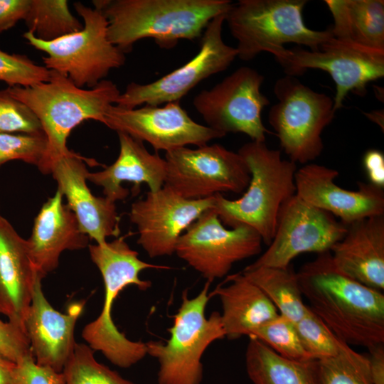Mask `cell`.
Listing matches in <instances>:
<instances>
[{
    "mask_svg": "<svg viewBox=\"0 0 384 384\" xmlns=\"http://www.w3.org/2000/svg\"><path fill=\"white\" fill-rule=\"evenodd\" d=\"M308 306L348 345L384 343V294L343 274L331 252L319 253L297 272Z\"/></svg>",
    "mask_w": 384,
    "mask_h": 384,
    "instance_id": "cell-1",
    "label": "cell"
},
{
    "mask_svg": "<svg viewBox=\"0 0 384 384\" xmlns=\"http://www.w3.org/2000/svg\"><path fill=\"white\" fill-rule=\"evenodd\" d=\"M92 4L107 21L109 41L124 53L144 38H152L165 49L175 47L179 40L194 41L233 4L230 0H95Z\"/></svg>",
    "mask_w": 384,
    "mask_h": 384,
    "instance_id": "cell-2",
    "label": "cell"
},
{
    "mask_svg": "<svg viewBox=\"0 0 384 384\" xmlns=\"http://www.w3.org/2000/svg\"><path fill=\"white\" fill-rule=\"evenodd\" d=\"M50 71L47 82L5 89L27 105L41 122L47 139L46 155L38 168L43 174H50L51 164L71 151L67 147L71 131L87 119L104 124L107 109L115 104L121 93L111 80L105 79L92 88L84 89L67 76Z\"/></svg>",
    "mask_w": 384,
    "mask_h": 384,
    "instance_id": "cell-3",
    "label": "cell"
},
{
    "mask_svg": "<svg viewBox=\"0 0 384 384\" xmlns=\"http://www.w3.org/2000/svg\"><path fill=\"white\" fill-rule=\"evenodd\" d=\"M238 154L245 160L250 180L243 195L236 200L215 195L213 209L225 226H247L255 230L263 243L273 239L282 204L295 195L297 165L282 157L281 151L264 142L251 141Z\"/></svg>",
    "mask_w": 384,
    "mask_h": 384,
    "instance_id": "cell-4",
    "label": "cell"
},
{
    "mask_svg": "<svg viewBox=\"0 0 384 384\" xmlns=\"http://www.w3.org/2000/svg\"><path fill=\"white\" fill-rule=\"evenodd\" d=\"M92 262L101 273L105 286V299L100 314L87 324L82 337L95 351L101 352L112 364L129 368L142 360L147 354L146 343L131 341L120 332L112 319V310L120 292L129 285L140 290L151 286L149 280L139 277L146 269H169V267L146 262L139 258L124 237L111 242L88 245Z\"/></svg>",
    "mask_w": 384,
    "mask_h": 384,
    "instance_id": "cell-5",
    "label": "cell"
},
{
    "mask_svg": "<svg viewBox=\"0 0 384 384\" xmlns=\"http://www.w3.org/2000/svg\"><path fill=\"white\" fill-rule=\"evenodd\" d=\"M306 0H240L225 14L230 31L238 42V57L249 61L262 52L276 60L285 53L284 45L296 43L317 50L334 36L331 28L316 31L303 19Z\"/></svg>",
    "mask_w": 384,
    "mask_h": 384,
    "instance_id": "cell-6",
    "label": "cell"
},
{
    "mask_svg": "<svg viewBox=\"0 0 384 384\" xmlns=\"http://www.w3.org/2000/svg\"><path fill=\"white\" fill-rule=\"evenodd\" d=\"M210 282L201 292L189 298L188 290L183 292L181 303L169 329V338L164 343H146L147 354L157 360L159 367L158 384H201L203 368L202 356L214 341L225 337L220 313L206 315L210 299Z\"/></svg>",
    "mask_w": 384,
    "mask_h": 384,
    "instance_id": "cell-7",
    "label": "cell"
},
{
    "mask_svg": "<svg viewBox=\"0 0 384 384\" xmlns=\"http://www.w3.org/2000/svg\"><path fill=\"white\" fill-rule=\"evenodd\" d=\"M73 6L84 21L81 30L50 41L37 39L29 31L23 38L47 54L43 61L48 70L67 76L78 87L92 88L124 64L125 53L109 41L107 21L98 9L80 2Z\"/></svg>",
    "mask_w": 384,
    "mask_h": 384,
    "instance_id": "cell-8",
    "label": "cell"
},
{
    "mask_svg": "<svg viewBox=\"0 0 384 384\" xmlns=\"http://www.w3.org/2000/svg\"><path fill=\"white\" fill-rule=\"evenodd\" d=\"M273 92L277 102L268 121L281 148L294 163H310L323 151L321 134L335 117L334 100L289 75L275 82Z\"/></svg>",
    "mask_w": 384,
    "mask_h": 384,
    "instance_id": "cell-9",
    "label": "cell"
},
{
    "mask_svg": "<svg viewBox=\"0 0 384 384\" xmlns=\"http://www.w3.org/2000/svg\"><path fill=\"white\" fill-rule=\"evenodd\" d=\"M164 185L191 200L210 198L223 192L243 193L250 180L249 169L238 152L218 144L166 151Z\"/></svg>",
    "mask_w": 384,
    "mask_h": 384,
    "instance_id": "cell-10",
    "label": "cell"
},
{
    "mask_svg": "<svg viewBox=\"0 0 384 384\" xmlns=\"http://www.w3.org/2000/svg\"><path fill=\"white\" fill-rule=\"evenodd\" d=\"M264 76L242 66L193 100L196 110L208 127L226 135L242 133L252 141L265 142L269 131L262 120V112L270 105L260 91Z\"/></svg>",
    "mask_w": 384,
    "mask_h": 384,
    "instance_id": "cell-11",
    "label": "cell"
},
{
    "mask_svg": "<svg viewBox=\"0 0 384 384\" xmlns=\"http://www.w3.org/2000/svg\"><path fill=\"white\" fill-rule=\"evenodd\" d=\"M225 14H219L210 21L201 36L199 51L187 63L154 82L129 83L114 105L134 109L145 105L180 102L202 80L226 70L238 57V51L223 39Z\"/></svg>",
    "mask_w": 384,
    "mask_h": 384,
    "instance_id": "cell-12",
    "label": "cell"
},
{
    "mask_svg": "<svg viewBox=\"0 0 384 384\" xmlns=\"http://www.w3.org/2000/svg\"><path fill=\"white\" fill-rule=\"evenodd\" d=\"M262 243L250 227L226 228L212 208L181 235L174 253L211 283L227 276L236 262L260 254Z\"/></svg>",
    "mask_w": 384,
    "mask_h": 384,
    "instance_id": "cell-13",
    "label": "cell"
},
{
    "mask_svg": "<svg viewBox=\"0 0 384 384\" xmlns=\"http://www.w3.org/2000/svg\"><path fill=\"white\" fill-rule=\"evenodd\" d=\"M277 60L289 75H301L307 69L327 72L336 85L333 100L335 112L343 106L348 92L363 95L368 82L384 76V51L366 48L334 36L317 50L299 47L287 49Z\"/></svg>",
    "mask_w": 384,
    "mask_h": 384,
    "instance_id": "cell-14",
    "label": "cell"
},
{
    "mask_svg": "<svg viewBox=\"0 0 384 384\" xmlns=\"http://www.w3.org/2000/svg\"><path fill=\"white\" fill-rule=\"evenodd\" d=\"M346 231L347 225L333 215L295 194L281 206L268 248L246 267H287L300 254L330 251Z\"/></svg>",
    "mask_w": 384,
    "mask_h": 384,
    "instance_id": "cell-15",
    "label": "cell"
},
{
    "mask_svg": "<svg viewBox=\"0 0 384 384\" xmlns=\"http://www.w3.org/2000/svg\"><path fill=\"white\" fill-rule=\"evenodd\" d=\"M104 124L149 143L156 151L166 152L188 145L201 146L225 136L193 120L179 102L163 107L145 105L134 109L112 105L105 114Z\"/></svg>",
    "mask_w": 384,
    "mask_h": 384,
    "instance_id": "cell-16",
    "label": "cell"
},
{
    "mask_svg": "<svg viewBox=\"0 0 384 384\" xmlns=\"http://www.w3.org/2000/svg\"><path fill=\"white\" fill-rule=\"evenodd\" d=\"M214 197L184 198L164 186L134 201L130 221L137 228V243L149 257L171 255L181 235L202 213L213 208Z\"/></svg>",
    "mask_w": 384,
    "mask_h": 384,
    "instance_id": "cell-17",
    "label": "cell"
},
{
    "mask_svg": "<svg viewBox=\"0 0 384 384\" xmlns=\"http://www.w3.org/2000/svg\"><path fill=\"white\" fill-rule=\"evenodd\" d=\"M338 172L326 166L309 163L297 169L295 194L306 203L325 210L345 225L384 215L383 188L358 182L357 190L344 189L334 183Z\"/></svg>",
    "mask_w": 384,
    "mask_h": 384,
    "instance_id": "cell-18",
    "label": "cell"
},
{
    "mask_svg": "<svg viewBox=\"0 0 384 384\" xmlns=\"http://www.w3.org/2000/svg\"><path fill=\"white\" fill-rule=\"evenodd\" d=\"M85 162L100 165L94 159L71 151L51 164L50 174L57 182L58 190L65 196L66 204L76 216L82 231L96 244H102L110 237H119L120 218L115 203L92 194L86 183L89 171Z\"/></svg>",
    "mask_w": 384,
    "mask_h": 384,
    "instance_id": "cell-19",
    "label": "cell"
},
{
    "mask_svg": "<svg viewBox=\"0 0 384 384\" xmlns=\"http://www.w3.org/2000/svg\"><path fill=\"white\" fill-rule=\"evenodd\" d=\"M38 274L25 320V330L37 364L62 372L76 342L74 330L84 302L70 304L66 313L55 310L45 297Z\"/></svg>",
    "mask_w": 384,
    "mask_h": 384,
    "instance_id": "cell-20",
    "label": "cell"
},
{
    "mask_svg": "<svg viewBox=\"0 0 384 384\" xmlns=\"http://www.w3.org/2000/svg\"><path fill=\"white\" fill-rule=\"evenodd\" d=\"M63 198L57 189L41 207L31 235L26 240L29 256L42 279L57 268L63 251L89 245L90 238L82 231L76 216Z\"/></svg>",
    "mask_w": 384,
    "mask_h": 384,
    "instance_id": "cell-21",
    "label": "cell"
},
{
    "mask_svg": "<svg viewBox=\"0 0 384 384\" xmlns=\"http://www.w3.org/2000/svg\"><path fill=\"white\" fill-rule=\"evenodd\" d=\"M37 275L26 240L0 215V314L25 332Z\"/></svg>",
    "mask_w": 384,
    "mask_h": 384,
    "instance_id": "cell-22",
    "label": "cell"
},
{
    "mask_svg": "<svg viewBox=\"0 0 384 384\" xmlns=\"http://www.w3.org/2000/svg\"><path fill=\"white\" fill-rule=\"evenodd\" d=\"M336 267L372 289H384V215L347 225L345 235L330 250Z\"/></svg>",
    "mask_w": 384,
    "mask_h": 384,
    "instance_id": "cell-23",
    "label": "cell"
},
{
    "mask_svg": "<svg viewBox=\"0 0 384 384\" xmlns=\"http://www.w3.org/2000/svg\"><path fill=\"white\" fill-rule=\"evenodd\" d=\"M119 142V154L116 161L103 170L88 172L87 179L102 188L105 197L115 203L129 195L122 186L124 182L134 184V193L139 192L140 185L147 184L150 191H156L164 185L166 163L156 152L150 153L144 143L129 135L117 132Z\"/></svg>",
    "mask_w": 384,
    "mask_h": 384,
    "instance_id": "cell-24",
    "label": "cell"
},
{
    "mask_svg": "<svg viewBox=\"0 0 384 384\" xmlns=\"http://www.w3.org/2000/svg\"><path fill=\"white\" fill-rule=\"evenodd\" d=\"M225 286L210 293L222 306L221 321L225 337L235 339L252 333L275 318L279 312L265 293L241 272L228 275Z\"/></svg>",
    "mask_w": 384,
    "mask_h": 384,
    "instance_id": "cell-25",
    "label": "cell"
},
{
    "mask_svg": "<svg viewBox=\"0 0 384 384\" xmlns=\"http://www.w3.org/2000/svg\"><path fill=\"white\" fill-rule=\"evenodd\" d=\"M333 19L334 37L384 51L383 0H325Z\"/></svg>",
    "mask_w": 384,
    "mask_h": 384,
    "instance_id": "cell-26",
    "label": "cell"
},
{
    "mask_svg": "<svg viewBox=\"0 0 384 384\" xmlns=\"http://www.w3.org/2000/svg\"><path fill=\"white\" fill-rule=\"evenodd\" d=\"M245 367L253 384H320L317 361L287 359L254 337L247 346Z\"/></svg>",
    "mask_w": 384,
    "mask_h": 384,
    "instance_id": "cell-27",
    "label": "cell"
},
{
    "mask_svg": "<svg viewBox=\"0 0 384 384\" xmlns=\"http://www.w3.org/2000/svg\"><path fill=\"white\" fill-rule=\"evenodd\" d=\"M241 272L265 293L279 314L294 323L304 315L307 305L304 302L297 272L291 265L285 268L245 267Z\"/></svg>",
    "mask_w": 384,
    "mask_h": 384,
    "instance_id": "cell-28",
    "label": "cell"
},
{
    "mask_svg": "<svg viewBox=\"0 0 384 384\" xmlns=\"http://www.w3.org/2000/svg\"><path fill=\"white\" fill-rule=\"evenodd\" d=\"M28 31L39 40L50 41L81 30L66 0H31L24 19Z\"/></svg>",
    "mask_w": 384,
    "mask_h": 384,
    "instance_id": "cell-29",
    "label": "cell"
},
{
    "mask_svg": "<svg viewBox=\"0 0 384 384\" xmlns=\"http://www.w3.org/2000/svg\"><path fill=\"white\" fill-rule=\"evenodd\" d=\"M320 384H374L366 355L346 344L336 356L317 361Z\"/></svg>",
    "mask_w": 384,
    "mask_h": 384,
    "instance_id": "cell-30",
    "label": "cell"
},
{
    "mask_svg": "<svg viewBox=\"0 0 384 384\" xmlns=\"http://www.w3.org/2000/svg\"><path fill=\"white\" fill-rule=\"evenodd\" d=\"M65 384H137L98 362L87 345L75 344L62 371Z\"/></svg>",
    "mask_w": 384,
    "mask_h": 384,
    "instance_id": "cell-31",
    "label": "cell"
},
{
    "mask_svg": "<svg viewBox=\"0 0 384 384\" xmlns=\"http://www.w3.org/2000/svg\"><path fill=\"white\" fill-rule=\"evenodd\" d=\"M249 337L259 339L287 359L314 361L302 345L295 323L279 314L255 329Z\"/></svg>",
    "mask_w": 384,
    "mask_h": 384,
    "instance_id": "cell-32",
    "label": "cell"
},
{
    "mask_svg": "<svg viewBox=\"0 0 384 384\" xmlns=\"http://www.w3.org/2000/svg\"><path fill=\"white\" fill-rule=\"evenodd\" d=\"M295 326L304 349L314 361L335 356L347 344L339 339L308 305L304 315Z\"/></svg>",
    "mask_w": 384,
    "mask_h": 384,
    "instance_id": "cell-33",
    "label": "cell"
},
{
    "mask_svg": "<svg viewBox=\"0 0 384 384\" xmlns=\"http://www.w3.org/2000/svg\"><path fill=\"white\" fill-rule=\"evenodd\" d=\"M46 149L44 134L0 132V167L10 161L20 160L38 168Z\"/></svg>",
    "mask_w": 384,
    "mask_h": 384,
    "instance_id": "cell-34",
    "label": "cell"
},
{
    "mask_svg": "<svg viewBox=\"0 0 384 384\" xmlns=\"http://www.w3.org/2000/svg\"><path fill=\"white\" fill-rule=\"evenodd\" d=\"M50 71L25 55L0 50V81L9 87H28L49 80Z\"/></svg>",
    "mask_w": 384,
    "mask_h": 384,
    "instance_id": "cell-35",
    "label": "cell"
},
{
    "mask_svg": "<svg viewBox=\"0 0 384 384\" xmlns=\"http://www.w3.org/2000/svg\"><path fill=\"white\" fill-rule=\"evenodd\" d=\"M0 132L44 134L33 112L5 89L0 90Z\"/></svg>",
    "mask_w": 384,
    "mask_h": 384,
    "instance_id": "cell-36",
    "label": "cell"
},
{
    "mask_svg": "<svg viewBox=\"0 0 384 384\" xmlns=\"http://www.w3.org/2000/svg\"><path fill=\"white\" fill-rule=\"evenodd\" d=\"M13 384H65V378L62 372L37 364L31 354L16 363Z\"/></svg>",
    "mask_w": 384,
    "mask_h": 384,
    "instance_id": "cell-37",
    "label": "cell"
},
{
    "mask_svg": "<svg viewBox=\"0 0 384 384\" xmlns=\"http://www.w3.org/2000/svg\"><path fill=\"white\" fill-rule=\"evenodd\" d=\"M0 353L15 363L32 354L26 332L11 322H4L1 319Z\"/></svg>",
    "mask_w": 384,
    "mask_h": 384,
    "instance_id": "cell-38",
    "label": "cell"
},
{
    "mask_svg": "<svg viewBox=\"0 0 384 384\" xmlns=\"http://www.w3.org/2000/svg\"><path fill=\"white\" fill-rule=\"evenodd\" d=\"M31 0H0V33L25 19Z\"/></svg>",
    "mask_w": 384,
    "mask_h": 384,
    "instance_id": "cell-39",
    "label": "cell"
},
{
    "mask_svg": "<svg viewBox=\"0 0 384 384\" xmlns=\"http://www.w3.org/2000/svg\"><path fill=\"white\" fill-rule=\"evenodd\" d=\"M363 164L369 183L375 186L384 187V155L378 149L368 150L363 156Z\"/></svg>",
    "mask_w": 384,
    "mask_h": 384,
    "instance_id": "cell-40",
    "label": "cell"
},
{
    "mask_svg": "<svg viewBox=\"0 0 384 384\" xmlns=\"http://www.w3.org/2000/svg\"><path fill=\"white\" fill-rule=\"evenodd\" d=\"M367 356L374 384H384V343L368 348Z\"/></svg>",
    "mask_w": 384,
    "mask_h": 384,
    "instance_id": "cell-41",
    "label": "cell"
},
{
    "mask_svg": "<svg viewBox=\"0 0 384 384\" xmlns=\"http://www.w3.org/2000/svg\"><path fill=\"white\" fill-rule=\"evenodd\" d=\"M16 363L0 353V384H13Z\"/></svg>",
    "mask_w": 384,
    "mask_h": 384,
    "instance_id": "cell-42",
    "label": "cell"
},
{
    "mask_svg": "<svg viewBox=\"0 0 384 384\" xmlns=\"http://www.w3.org/2000/svg\"><path fill=\"white\" fill-rule=\"evenodd\" d=\"M364 114L370 121L377 124L383 132L384 128V112L383 110H373L370 112H364Z\"/></svg>",
    "mask_w": 384,
    "mask_h": 384,
    "instance_id": "cell-43",
    "label": "cell"
}]
</instances>
